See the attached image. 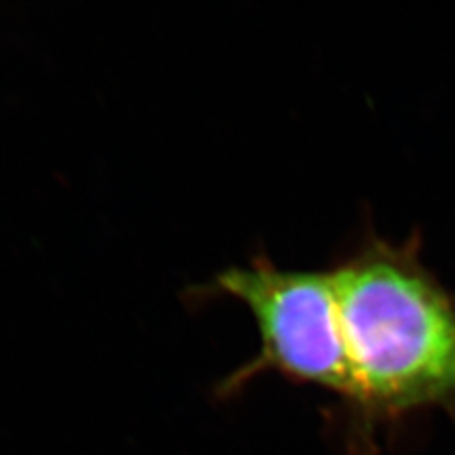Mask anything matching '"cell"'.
<instances>
[{"instance_id":"1","label":"cell","mask_w":455,"mask_h":455,"mask_svg":"<svg viewBox=\"0 0 455 455\" xmlns=\"http://www.w3.org/2000/svg\"><path fill=\"white\" fill-rule=\"evenodd\" d=\"M353 400L400 413L455 398V299L423 265L419 236L370 235L332 268Z\"/></svg>"},{"instance_id":"2","label":"cell","mask_w":455,"mask_h":455,"mask_svg":"<svg viewBox=\"0 0 455 455\" xmlns=\"http://www.w3.org/2000/svg\"><path fill=\"white\" fill-rule=\"evenodd\" d=\"M229 297L255 317L260 353L228 379V388L274 370L353 400L332 268H280L267 255L231 267L195 291L196 300Z\"/></svg>"}]
</instances>
